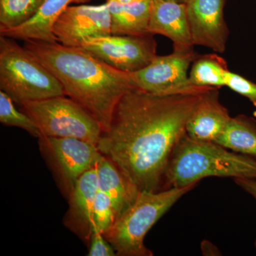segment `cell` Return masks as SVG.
<instances>
[{
  "mask_svg": "<svg viewBox=\"0 0 256 256\" xmlns=\"http://www.w3.org/2000/svg\"><path fill=\"white\" fill-rule=\"evenodd\" d=\"M212 88L168 96L130 90L114 108L98 148L140 191H159L188 118Z\"/></svg>",
  "mask_w": 256,
  "mask_h": 256,
  "instance_id": "6da1fadb",
  "label": "cell"
},
{
  "mask_svg": "<svg viewBox=\"0 0 256 256\" xmlns=\"http://www.w3.org/2000/svg\"><path fill=\"white\" fill-rule=\"evenodd\" d=\"M62 84L64 94L108 129L114 108L136 88L129 73L108 65L86 50L58 42L28 40L24 45Z\"/></svg>",
  "mask_w": 256,
  "mask_h": 256,
  "instance_id": "7a4b0ae2",
  "label": "cell"
},
{
  "mask_svg": "<svg viewBox=\"0 0 256 256\" xmlns=\"http://www.w3.org/2000/svg\"><path fill=\"white\" fill-rule=\"evenodd\" d=\"M208 176L256 178V160L214 142L195 140L185 134L170 160L164 190L196 185Z\"/></svg>",
  "mask_w": 256,
  "mask_h": 256,
  "instance_id": "3957f363",
  "label": "cell"
},
{
  "mask_svg": "<svg viewBox=\"0 0 256 256\" xmlns=\"http://www.w3.org/2000/svg\"><path fill=\"white\" fill-rule=\"evenodd\" d=\"M0 89L22 105L30 101L65 96L56 77L14 38L0 36Z\"/></svg>",
  "mask_w": 256,
  "mask_h": 256,
  "instance_id": "277c9868",
  "label": "cell"
},
{
  "mask_svg": "<svg viewBox=\"0 0 256 256\" xmlns=\"http://www.w3.org/2000/svg\"><path fill=\"white\" fill-rule=\"evenodd\" d=\"M196 186L140 192L134 203L104 234L117 256H153L144 244L146 234L182 196Z\"/></svg>",
  "mask_w": 256,
  "mask_h": 256,
  "instance_id": "5b68a950",
  "label": "cell"
},
{
  "mask_svg": "<svg viewBox=\"0 0 256 256\" xmlns=\"http://www.w3.org/2000/svg\"><path fill=\"white\" fill-rule=\"evenodd\" d=\"M21 106L36 122L42 136L78 138L98 146L104 132L98 121L66 96L30 101Z\"/></svg>",
  "mask_w": 256,
  "mask_h": 256,
  "instance_id": "8992f818",
  "label": "cell"
},
{
  "mask_svg": "<svg viewBox=\"0 0 256 256\" xmlns=\"http://www.w3.org/2000/svg\"><path fill=\"white\" fill-rule=\"evenodd\" d=\"M198 55L194 48L174 50L170 55H156L144 68L129 73L133 85L139 90L160 96L202 92L212 88L194 86L188 82V68Z\"/></svg>",
  "mask_w": 256,
  "mask_h": 256,
  "instance_id": "52a82bcc",
  "label": "cell"
},
{
  "mask_svg": "<svg viewBox=\"0 0 256 256\" xmlns=\"http://www.w3.org/2000/svg\"><path fill=\"white\" fill-rule=\"evenodd\" d=\"M156 42L152 34L109 35L92 38L80 48L114 68L134 73L151 63L156 56Z\"/></svg>",
  "mask_w": 256,
  "mask_h": 256,
  "instance_id": "ba28073f",
  "label": "cell"
},
{
  "mask_svg": "<svg viewBox=\"0 0 256 256\" xmlns=\"http://www.w3.org/2000/svg\"><path fill=\"white\" fill-rule=\"evenodd\" d=\"M52 32L58 43L77 48L90 38L109 36L112 33L108 5L69 6L56 20Z\"/></svg>",
  "mask_w": 256,
  "mask_h": 256,
  "instance_id": "9c48e42d",
  "label": "cell"
},
{
  "mask_svg": "<svg viewBox=\"0 0 256 256\" xmlns=\"http://www.w3.org/2000/svg\"><path fill=\"white\" fill-rule=\"evenodd\" d=\"M38 140L53 162L68 194L77 180L97 166L104 156L96 144L78 138L42 136Z\"/></svg>",
  "mask_w": 256,
  "mask_h": 256,
  "instance_id": "30bf717a",
  "label": "cell"
},
{
  "mask_svg": "<svg viewBox=\"0 0 256 256\" xmlns=\"http://www.w3.org/2000/svg\"><path fill=\"white\" fill-rule=\"evenodd\" d=\"M225 0H188L186 14L194 45L224 53L228 28L224 16Z\"/></svg>",
  "mask_w": 256,
  "mask_h": 256,
  "instance_id": "8fae6325",
  "label": "cell"
},
{
  "mask_svg": "<svg viewBox=\"0 0 256 256\" xmlns=\"http://www.w3.org/2000/svg\"><path fill=\"white\" fill-rule=\"evenodd\" d=\"M148 32L169 38L174 50L194 48L185 3L171 0H151Z\"/></svg>",
  "mask_w": 256,
  "mask_h": 256,
  "instance_id": "7c38bea8",
  "label": "cell"
},
{
  "mask_svg": "<svg viewBox=\"0 0 256 256\" xmlns=\"http://www.w3.org/2000/svg\"><path fill=\"white\" fill-rule=\"evenodd\" d=\"M98 188L97 166L80 176L68 193L69 207L65 226L84 240H90L94 230V202Z\"/></svg>",
  "mask_w": 256,
  "mask_h": 256,
  "instance_id": "4fadbf2b",
  "label": "cell"
},
{
  "mask_svg": "<svg viewBox=\"0 0 256 256\" xmlns=\"http://www.w3.org/2000/svg\"><path fill=\"white\" fill-rule=\"evenodd\" d=\"M220 88L204 92L188 118L186 134L195 140L216 142L230 121L228 110L220 101Z\"/></svg>",
  "mask_w": 256,
  "mask_h": 256,
  "instance_id": "5bb4252c",
  "label": "cell"
},
{
  "mask_svg": "<svg viewBox=\"0 0 256 256\" xmlns=\"http://www.w3.org/2000/svg\"><path fill=\"white\" fill-rule=\"evenodd\" d=\"M92 0H46L38 12L23 24L1 30L0 36L14 40L56 42L52 28L56 20L72 3H86Z\"/></svg>",
  "mask_w": 256,
  "mask_h": 256,
  "instance_id": "9a60e30c",
  "label": "cell"
},
{
  "mask_svg": "<svg viewBox=\"0 0 256 256\" xmlns=\"http://www.w3.org/2000/svg\"><path fill=\"white\" fill-rule=\"evenodd\" d=\"M97 172L98 188L110 198L118 218L134 203L140 191L106 156L98 163Z\"/></svg>",
  "mask_w": 256,
  "mask_h": 256,
  "instance_id": "2e32d148",
  "label": "cell"
},
{
  "mask_svg": "<svg viewBox=\"0 0 256 256\" xmlns=\"http://www.w3.org/2000/svg\"><path fill=\"white\" fill-rule=\"evenodd\" d=\"M108 5L112 35L148 34L151 0H141L130 4L106 1Z\"/></svg>",
  "mask_w": 256,
  "mask_h": 256,
  "instance_id": "e0dca14e",
  "label": "cell"
},
{
  "mask_svg": "<svg viewBox=\"0 0 256 256\" xmlns=\"http://www.w3.org/2000/svg\"><path fill=\"white\" fill-rule=\"evenodd\" d=\"M216 143L235 152L256 158V120L240 114L232 118Z\"/></svg>",
  "mask_w": 256,
  "mask_h": 256,
  "instance_id": "ac0fdd59",
  "label": "cell"
},
{
  "mask_svg": "<svg viewBox=\"0 0 256 256\" xmlns=\"http://www.w3.org/2000/svg\"><path fill=\"white\" fill-rule=\"evenodd\" d=\"M228 70L226 60L217 54L198 55L192 63L188 82L194 86L220 88L226 86Z\"/></svg>",
  "mask_w": 256,
  "mask_h": 256,
  "instance_id": "d6986e66",
  "label": "cell"
},
{
  "mask_svg": "<svg viewBox=\"0 0 256 256\" xmlns=\"http://www.w3.org/2000/svg\"><path fill=\"white\" fill-rule=\"evenodd\" d=\"M46 0H0V31L16 28L31 20Z\"/></svg>",
  "mask_w": 256,
  "mask_h": 256,
  "instance_id": "ffe728a7",
  "label": "cell"
},
{
  "mask_svg": "<svg viewBox=\"0 0 256 256\" xmlns=\"http://www.w3.org/2000/svg\"><path fill=\"white\" fill-rule=\"evenodd\" d=\"M13 101L4 92H0V122L6 126H13L23 129L33 137L40 139L42 137L40 128L22 110L20 111L15 108Z\"/></svg>",
  "mask_w": 256,
  "mask_h": 256,
  "instance_id": "44dd1931",
  "label": "cell"
},
{
  "mask_svg": "<svg viewBox=\"0 0 256 256\" xmlns=\"http://www.w3.org/2000/svg\"><path fill=\"white\" fill-rule=\"evenodd\" d=\"M92 220L94 229L102 234L108 232L118 220L117 214L110 198L99 188L94 202Z\"/></svg>",
  "mask_w": 256,
  "mask_h": 256,
  "instance_id": "7402d4cb",
  "label": "cell"
},
{
  "mask_svg": "<svg viewBox=\"0 0 256 256\" xmlns=\"http://www.w3.org/2000/svg\"><path fill=\"white\" fill-rule=\"evenodd\" d=\"M225 86L246 98L256 107V82L228 70L226 76Z\"/></svg>",
  "mask_w": 256,
  "mask_h": 256,
  "instance_id": "603a6c76",
  "label": "cell"
},
{
  "mask_svg": "<svg viewBox=\"0 0 256 256\" xmlns=\"http://www.w3.org/2000/svg\"><path fill=\"white\" fill-rule=\"evenodd\" d=\"M89 256H117L112 245L106 239L105 236L99 230L94 229L90 238Z\"/></svg>",
  "mask_w": 256,
  "mask_h": 256,
  "instance_id": "cb8c5ba5",
  "label": "cell"
},
{
  "mask_svg": "<svg viewBox=\"0 0 256 256\" xmlns=\"http://www.w3.org/2000/svg\"><path fill=\"white\" fill-rule=\"evenodd\" d=\"M234 181L238 186L252 195L256 200V178H236Z\"/></svg>",
  "mask_w": 256,
  "mask_h": 256,
  "instance_id": "d4e9b609",
  "label": "cell"
},
{
  "mask_svg": "<svg viewBox=\"0 0 256 256\" xmlns=\"http://www.w3.org/2000/svg\"><path fill=\"white\" fill-rule=\"evenodd\" d=\"M106 1H114L120 4H130L134 2L141 1V0H106Z\"/></svg>",
  "mask_w": 256,
  "mask_h": 256,
  "instance_id": "484cf974",
  "label": "cell"
},
{
  "mask_svg": "<svg viewBox=\"0 0 256 256\" xmlns=\"http://www.w3.org/2000/svg\"><path fill=\"white\" fill-rule=\"evenodd\" d=\"M171 1L178 2L186 3L188 0H171Z\"/></svg>",
  "mask_w": 256,
  "mask_h": 256,
  "instance_id": "4316f807",
  "label": "cell"
},
{
  "mask_svg": "<svg viewBox=\"0 0 256 256\" xmlns=\"http://www.w3.org/2000/svg\"><path fill=\"white\" fill-rule=\"evenodd\" d=\"M255 246L256 248V242H255Z\"/></svg>",
  "mask_w": 256,
  "mask_h": 256,
  "instance_id": "83f0119b",
  "label": "cell"
}]
</instances>
